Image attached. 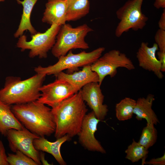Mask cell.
Masks as SVG:
<instances>
[{
    "instance_id": "cell-1",
    "label": "cell",
    "mask_w": 165,
    "mask_h": 165,
    "mask_svg": "<svg viewBox=\"0 0 165 165\" xmlns=\"http://www.w3.org/2000/svg\"><path fill=\"white\" fill-rule=\"evenodd\" d=\"M88 110L80 90L52 108L56 125L55 138L67 135L72 138L78 135Z\"/></svg>"
},
{
    "instance_id": "cell-2",
    "label": "cell",
    "mask_w": 165,
    "mask_h": 165,
    "mask_svg": "<svg viewBox=\"0 0 165 165\" xmlns=\"http://www.w3.org/2000/svg\"><path fill=\"white\" fill-rule=\"evenodd\" d=\"M13 112L26 128L39 137L54 133L56 125L51 109L37 101L11 106Z\"/></svg>"
},
{
    "instance_id": "cell-3",
    "label": "cell",
    "mask_w": 165,
    "mask_h": 165,
    "mask_svg": "<svg viewBox=\"0 0 165 165\" xmlns=\"http://www.w3.org/2000/svg\"><path fill=\"white\" fill-rule=\"evenodd\" d=\"M46 75L37 73L24 80L19 77H6L3 87L0 89V101L11 105L37 101L40 96L39 88Z\"/></svg>"
},
{
    "instance_id": "cell-4",
    "label": "cell",
    "mask_w": 165,
    "mask_h": 165,
    "mask_svg": "<svg viewBox=\"0 0 165 165\" xmlns=\"http://www.w3.org/2000/svg\"><path fill=\"white\" fill-rule=\"evenodd\" d=\"M92 31L93 29L86 24L75 28L69 24L61 25L51 49L52 54L58 58L66 55L72 49H88L89 46L85 41V38Z\"/></svg>"
},
{
    "instance_id": "cell-5",
    "label": "cell",
    "mask_w": 165,
    "mask_h": 165,
    "mask_svg": "<svg viewBox=\"0 0 165 165\" xmlns=\"http://www.w3.org/2000/svg\"><path fill=\"white\" fill-rule=\"evenodd\" d=\"M105 50L104 47H100L90 52L83 51L77 54L73 53L71 50L66 55L59 57L54 64L46 67L38 66L34 68V71L36 73L54 75L65 69H78L79 67L91 65L102 55Z\"/></svg>"
},
{
    "instance_id": "cell-6",
    "label": "cell",
    "mask_w": 165,
    "mask_h": 165,
    "mask_svg": "<svg viewBox=\"0 0 165 165\" xmlns=\"http://www.w3.org/2000/svg\"><path fill=\"white\" fill-rule=\"evenodd\" d=\"M143 0H128L116 11V16L119 22L115 30L116 37H120L130 29L138 31L145 26L148 18L142 12Z\"/></svg>"
},
{
    "instance_id": "cell-7",
    "label": "cell",
    "mask_w": 165,
    "mask_h": 165,
    "mask_svg": "<svg viewBox=\"0 0 165 165\" xmlns=\"http://www.w3.org/2000/svg\"><path fill=\"white\" fill-rule=\"evenodd\" d=\"M61 27L52 24L45 32H37L31 35V39L29 41H28L27 36L23 35L19 37L16 46L22 51L29 50L28 56L31 58L36 57L40 58H46L48 52L52 49L55 43Z\"/></svg>"
},
{
    "instance_id": "cell-8",
    "label": "cell",
    "mask_w": 165,
    "mask_h": 165,
    "mask_svg": "<svg viewBox=\"0 0 165 165\" xmlns=\"http://www.w3.org/2000/svg\"><path fill=\"white\" fill-rule=\"evenodd\" d=\"M92 70L98 75V83L101 86L105 78L115 77L117 69L124 68L131 71L135 67L131 60L124 53L117 50H112L101 56L91 65Z\"/></svg>"
},
{
    "instance_id": "cell-9",
    "label": "cell",
    "mask_w": 165,
    "mask_h": 165,
    "mask_svg": "<svg viewBox=\"0 0 165 165\" xmlns=\"http://www.w3.org/2000/svg\"><path fill=\"white\" fill-rule=\"evenodd\" d=\"M7 137L10 150L15 152L20 151L33 160L38 164L41 165L39 152L33 145L35 139L39 137L24 127L22 129H11L8 130Z\"/></svg>"
},
{
    "instance_id": "cell-10",
    "label": "cell",
    "mask_w": 165,
    "mask_h": 165,
    "mask_svg": "<svg viewBox=\"0 0 165 165\" xmlns=\"http://www.w3.org/2000/svg\"><path fill=\"white\" fill-rule=\"evenodd\" d=\"M40 96L37 101L53 108L79 90L67 81L56 79L53 82L42 85Z\"/></svg>"
},
{
    "instance_id": "cell-11",
    "label": "cell",
    "mask_w": 165,
    "mask_h": 165,
    "mask_svg": "<svg viewBox=\"0 0 165 165\" xmlns=\"http://www.w3.org/2000/svg\"><path fill=\"white\" fill-rule=\"evenodd\" d=\"M101 121L93 111L86 114L78 135L79 142L85 148L89 151L105 154L106 152L105 149L95 137L98 124Z\"/></svg>"
},
{
    "instance_id": "cell-12",
    "label": "cell",
    "mask_w": 165,
    "mask_h": 165,
    "mask_svg": "<svg viewBox=\"0 0 165 165\" xmlns=\"http://www.w3.org/2000/svg\"><path fill=\"white\" fill-rule=\"evenodd\" d=\"M80 90L82 99L92 110L96 117L101 121L104 120L108 109V106L103 104L104 96L98 82L88 83Z\"/></svg>"
},
{
    "instance_id": "cell-13",
    "label": "cell",
    "mask_w": 165,
    "mask_h": 165,
    "mask_svg": "<svg viewBox=\"0 0 165 165\" xmlns=\"http://www.w3.org/2000/svg\"><path fill=\"white\" fill-rule=\"evenodd\" d=\"M147 42L141 43L136 53V58L139 66L143 69L153 73L159 79L163 78L164 75L161 71V64L156 56L159 50L157 45L154 43L149 47Z\"/></svg>"
},
{
    "instance_id": "cell-14",
    "label": "cell",
    "mask_w": 165,
    "mask_h": 165,
    "mask_svg": "<svg viewBox=\"0 0 165 165\" xmlns=\"http://www.w3.org/2000/svg\"><path fill=\"white\" fill-rule=\"evenodd\" d=\"M54 75L57 79L67 81L79 90L88 83L98 82L99 81L97 74L92 70L91 65L84 66L82 70L72 73H67L62 71Z\"/></svg>"
},
{
    "instance_id": "cell-15",
    "label": "cell",
    "mask_w": 165,
    "mask_h": 165,
    "mask_svg": "<svg viewBox=\"0 0 165 165\" xmlns=\"http://www.w3.org/2000/svg\"><path fill=\"white\" fill-rule=\"evenodd\" d=\"M42 21L60 26L66 24V5L65 0H48L45 4Z\"/></svg>"
},
{
    "instance_id": "cell-16",
    "label": "cell",
    "mask_w": 165,
    "mask_h": 165,
    "mask_svg": "<svg viewBox=\"0 0 165 165\" xmlns=\"http://www.w3.org/2000/svg\"><path fill=\"white\" fill-rule=\"evenodd\" d=\"M71 138L66 135L57 139L55 141L51 142L46 139L44 137H39L34 140L33 145L37 150L50 154L60 165H65L66 163L61 155V148L64 143L70 140Z\"/></svg>"
},
{
    "instance_id": "cell-17",
    "label": "cell",
    "mask_w": 165,
    "mask_h": 165,
    "mask_svg": "<svg viewBox=\"0 0 165 165\" xmlns=\"http://www.w3.org/2000/svg\"><path fill=\"white\" fill-rule=\"evenodd\" d=\"M155 100L154 95L149 94L145 97H140L136 101L133 113L138 120L144 119L147 123L157 125L160 123L159 119L152 109Z\"/></svg>"
},
{
    "instance_id": "cell-18",
    "label": "cell",
    "mask_w": 165,
    "mask_h": 165,
    "mask_svg": "<svg viewBox=\"0 0 165 165\" xmlns=\"http://www.w3.org/2000/svg\"><path fill=\"white\" fill-rule=\"evenodd\" d=\"M38 0H16L18 4L23 7L22 14L18 27L14 34L15 38H17L23 35L24 31H28L31 35L37 32L32 25L31 21L32 11Z\"/></svg>"
},
{
    "instance_id": "cell-19",
    "label": "cell",
    "mask_w": 165,
    "mask_h": 165,
    "mask_svg": "<svg viewBox=\"0 0 165 165\" xmlns=\"http://www.w3.org/2000/svg\"><path fill=\"white\" fill-rule=\"evenodd\" d=\"M11 106L0 101V134L4 136L9 130L24 127L13 112Z\"/></svg>"
},
{
    "instance_id": "cell-20",
    "label": "cell",
    "mask_w": 165,
    "mask_h": 165,
    "mask_svg": "<svg viewBox=\"0 0 165 165\" xmlns=\"http://www.w3.org/2000/svg\"><path fill=\"white\" fill-rule=\"evenodd\" d=\"M66 5V21H74L87 15L90 11L89 0H65Z\"/></svg>"
},
{
    "instance_id": "cell-21",
    "label": "cell",
    "mask_w": 165,
    "mask_h": 165,
    "mask_svg": "<svg viewBox=\"0 0 165 165\" xmlns=\"http://www.w3.org/2000/svg\"><path fill=\"white\" fill-rule=\"evenodd\" d=\"M136 101L129 97H126L116 104V115L120 121L128 120L133 116Z\"/></svg>"
},
{
    "instance_id": "cell-22",
    "label": "cell",
    "mask_w": 165,
    "mask_h": 165,
    "mask_svg": "<svg viewBox=\"0 0 165 165\" xmlns=\"http://www.w3.org/2000/svg\"><path fill=\"white\" fill-rule=\"evenodd\" d=\"M126 154L125 158L132 163L143 160L142 164L145 163V159L149 151L148 149L136 141L134 139L125 150Z\"/></svg>"
},
{
    "instance_id": "cell-23",
    "label": "cell",
    "mask_w": 165,
    "mask_h": 165,
    "mask_svg": "<svg viewBox=\"0 0 165 165\" xmlns=\"http://www.w3.org/2000/svg\"><path fill=\"white\" fill-rule=\"evenodd\" d=\"M152 124L147 123L144 127L138 142L147 149L152 146L156 142L157 138V130Z\"/></svg>"
},
{
    "instance_id": "cell-24",
    "label": "cell",
    "mask_w": 165,
    "mask_h": 165,
    "mask_svg": "<svg viewBox=\"0 0 165 165\" xmlns=\"http://www.w3.org/2000/svg\"><path fill=\"white\" fill-rule=\"evenodd\" d=\"M15 153L7 155V161L9 165H38L32 159L20 151Z\"/></svg>"
},
{
    "instance_id": "cell-25",
    "label": "cell",
    "mask_w": 165,
    "mask_h": 165,
    "mask_svg": "<svg viewBox=\"0 0 165 165\" xmlns=\"http://www.w3.org/2000/svg\"><path fill=\"white\" fill-rule=\"evenodd\" d=\"M154 39L159 51H165V30L159 29L155 35Z\"/></svg>"
},
{
    "instance_id": "cell-26",
    "label": "cell",
    "mask_w": 165,
    "mask_h": 165,
    "mask_svg": "<svg viewBox=\"0 0 165 165\" xmlns=\"http://www.w3.org/2000/svg\"><path fill=\"white\" fill-rule=\"evenodd\" d=\"M7 158L4 146L0 140V165H9Z\"/></svg>"
},
{
    "instance_id": "cell-27",
    "label": "cell",
    "mask_w": 165,
    "mask_h": 165,
    "mask_svg": "<svg viewBox=\"0 0 165 165\" xmlns=\"http://www.w3.org/2000/svg\"><path fill=\"white\" fill-rule=\"evenodd\" d=\"M161 157L156 158H152L149 161L145 162V163L148 165H165V154Z\"/></svg>"
},
{
    "instance_id": "cell-28",
    "label": "cell",
    "mask_w": 165,
    "mask_h": 165,
    "mask_svg": "<svg viewBox=\"0 0 165 165\" xmlns=\"http://www.w3.org/2000/svg\"><path fill=\"white\" fill-rule=\"evenodd\" d=\"M157 55L161 64V71L163 73L165 71V51H159L157 52Z\"/></svg>"
},
{
    "instance_id": "cell-29",
    "label": "cell",
    "mask_w": 165,
    "mask_h": 165,
    "mask_svg": "<svg viewBox=\"0 0 165 165\" xmlns=\"http://www.w3.org/2000/svg\"><path fill=\"white\" fill-rule=\"evenodd\" d=\"M158 24L159 29L165 30V8L163 9Z\"/></svg>"
},
{
    "instance_id": "cell-30",
    "label": "cell",
    "mask_w": 165,
    "mask_h": 165,
    "mask_svg": "<svg viewBox=\"0 0 165 165\" xmlns=\"http://www.w3.org/2000/svg\"><path fill=\"white\" fill-rule=\"evenodd\" d=\"M154 6L157 9L165 8V0H155Z\"/></svg>"
},
{
    "instance_id": "cell-31",
    "label": "cell",
    "mask_w": 165,
    "mask_h": 165,
    "mask_svg": "<svg viewBox=\"0 0 165 165\" xmlns=\"http://www.w3.org/2000/svg\"><path fill=\"white\" fill-rule=\"evenodd\" d=\"M39 158L42 164L43 165H51L45 159V155L42 151L39 152Z\"/></svg>"
},
{
    "instance_id": "cell-32",
    "label": "cell",
    "mask_w": 165,
    "mask_h": 165,
    "mask_svg": "<svg viewBox=\"0 0 165 165\" xmlns=\"http://www.w3.org/2000/svg\"><path fill=\"white\" fill-rule=\"evenodd\" d=\"M5 0H0V2H4L5 1Z\"/></svg>"
}]
</instances>
